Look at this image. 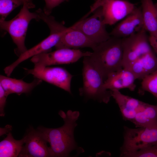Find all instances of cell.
I'll return each instance as SVG.
<instances>
[{"label": "cell", "instance_id": "cell-23", "mask_svg": "<svg viewBox=\"0 0 157 157\" xmlns=\"http://www.w3.org/2000/svg\"><path fill=\"white\" fill-rule=\"evenodd\" d=\"M22 5L21 0H0V21L5 20L12 11Z\"/></svg>", "mask_w": 157, "mask_h": 157}, {"label": "cell", "instance_id": "cell-7", "mask_svg": "<svg viewBox=\"0 0 157 157\" xmlns=\"http://www.w3.org/2000/svg\"><path fill=\"white\" fill-rule=\"evenodd\" d=\"M147 32L143 28L129 37L122 38L123 68H127L135 61L153 50Z\"/></svg>", "mask_w": 157, "mask_h": 157}, {"label": "cell", "instance_id": "cell-28", "mask_svg": "<svg viewBox=\"0 0 157 157\" xmlns=\"http://www.w3.org/2000/svg\"><path fill=\"white\" fill-rule=\"evenodd\" d=\"M23 3V5H25L28 9L33 8L35 7V5L33 3V0H21Z\"/></svg>", "mask_w": 157, "mask_h": 157}, {"label": "cell", "instance_id": "cell-29", "mask_svg": "<svg viewBox=\"0 0 157 157\" xmlns=\"http://www.w3.org/2000/svg\"><path fill=\"white\" fill-rule=\"evenodd\" d=\"M155 8H156V13H157V3L155 4Z\"/></svg>", "mask_w": 157, "mask_h": 157}, {"label": "cell", "instance_id": "cell-30", "mask_svg": "<svg viewBox=\"0 0 157 157\" xmlns=\"http://www.w3.org/2000/svg\"><path fill=\"white\" fill-rule=\"evenodd\" d=\"M95 0V3H98L102 0Z\"/></svg>", "mask_w": 157, "mask_h": 157}, {"label": "cell", "instance_id": "cell-24", "mask_svg": "<svg viewBox=\"0 0 157 157\" xmlns=\"http://www.w3.org/2000/svg\"><path fill=\"white\" fill-rule=\"evenodd\" d=\"M128 157H157V145L150 146L127 155Z\"/></svg>", "mask_w": 157, "mask_h": 157}, {"label": "cell", "instance_id": "cell-15", "mask_svg": "<svg viewBox=\"0 0 157 157\" xmlns=\"http://www.w3.org/2000/svg\"><path fill=\"white\" fill-rule=\"evenodd\" d=\"M136 78L129 70L123 68L109 74L104 81V87L111 91L127 88L134 91L136 85L134 82Z\"/></svg>", "mask_w": 157, "mask_h": 157}, {"label": "cell", "instance_id": "cell-27", "mask_svg": "<svg viewBox=\"0 0 157 157\" xmlns=\"http://www.w3.org/2000/svg\"><path fill=\"white\" fill-rule=\"evenodd\" d=\"M149 42L154 52L157 54V40L154 37L149 36Z\"/></svg>", "mask_w": 157, "mask_h": 157}, {"label": "cell", "instance_id": "cell-6", "mask_svg": "<svg viewBox=\"0 0 157 157\" xmlns=\"http://www.w3.org/2000/svg\"><path fill=\"white\" fill-rule=\"evenodd\" d=\"M47 25L50 30L49 35L36 45L27 49L15 62L5 67L4 71L7 76H10L15 69L23 61L41 53L50 51L51 49L58 43L68 28L56 21L50 22Z\"/></svg>", "mask_w": 157, "mask_h": 157}, {"label": "cell", "instance_id": "cell-20", "mask_svg": "<svg viewBox=\"0 0 157 157\" xmlns=\"http://www.w3.org/2000/svg\"><path fill=\"white\" fill-rule=\"evenodd\" d=\"M136 127H151L157 125V104L145 103L132 122Z\"/></svg>", "mask_w": 157, "mask_h": 157}, {"label": "cell", "instance_id": "cell-25", "mask_svg": "<svg viewBox=\"0 0 157 157\" xmlns=\"http://www.w3.org/2000/svg\"><path fill=\"white\" fill-rule=\"evenodd\" d=\"M67 0H44L45 5L43 11L47 15H50L53 9L62 2Z\"/></svg>", "mask_w": 157, "mask_h": 157}, {"label": "cell", "instance_id": "cell-12", "mask_svg": "<svg viewBox=\"0 0 157 157\" xmlns=\"http://www.w3.org/2000/svg\"><path fill=\"white\" fill-rule=\"evenodd\" d=\"M25 140L18 157H50L48 142L42 133L37 129L31 127L24 135Z\"/></svg>", "mask_w": 157, "mask_h": 157}, {"label": "cell", "instance_id": "cell-26", "mask_svg": "<svg viewBox=\"0 0 157 157\" xmlns=\"http://www.w3.org/2000/svg\"><path fill=\"white\" fill-rule=\"evenodd\" d=\"M8 96L4 89L0 85V116L1 117L5 116L4 109Z\"/></svg>", "mask_w": 157, "mask_h": 157}, {"label": "cell", "instance_id": "cell-14", "mask_svg": "<svg viewBox=\"0 0 157 157\" xmlns=\"http://www.w3.org/2000/svg\"><path fill=\"white\" fill-rule=\"evenodd\" d=\"M97 44L80 30L72 26L67 28L55 47L57 49L62 48L78 49L88 47L93 50Z\"/></svg>", "mask_w": 157, "mask_h": 157}, {"label": "cell", "instance_id": "cell-16", "mask_svg": "<svg viewBox=\"0 0 157 157\" xmlns=\"http://www.w3.org/2000/svg\"><path fill=\"white\" fill-rule=\"evenodd\" d=\"M111 95L118 105L123 118L132 122L145 103L122 94L117 90L111 91Z\"/></svg>", "mask_w": 157, "mask_h": 157}, {"label": "cell", "instance_id": "cell-19", "mask_svg": "<svg viewBox=\"0 0 157 157\" xmlns=\"http://www.w3.org/2000/svg\"><path fill=\"white\" fill-rule=\"evenodd\" d=\"M144 28L150 35L157 38V14L152 0H141Z\"/></svg>", "mask_w": 157, "mask_h": 157}, {"label": "cell", "instance_id": "cell-10", "mask_svg": "<svg viewBox=\"0 0 157 157\" xmlns=\"http://www.w3.org/2000/svg\"><path fill=\"white\" fill-rule=\"evenodd\" d=\"M100 7L104 24L110 25L123 19L135 8L134 4L126 0H102L94 3L91 8L95 10Z\"/></svg>", "mask_w": 157, "mask_h": 157}, {"label": "cell", "instance_id": "cell-1", "mask_svg": "<svg viewBox=\"0 0 157 157\" xmlns=\"http://www.w3.org/2000/svg\"><path fill=\"white\" fill-rule=\"evenodd\" d=\"M59 115L63 119L64 125L61 127L49 128L39 127V130L49 143L50 157H67L77 147L74 135L76 120L79 113L68 110L66 113L60 111Z\"/></svg>", "mask_w": 157, "mask_h": 157}, {"label": "cell", "instance_id": "cell-18", "mask_svg": "<svg viewBox=\"0 0 157 157\" xmlns=\"http://www.w3.org/2000/svg\"><path fill=\"white\" fill-rule=\"evenodd\" d=\"M42 82L41 80L35 78L32 82L28 83L22 79H16L7 76L0 75V85L8 95L13 93L18 95L23 93H28Z\"/></svg>", "mask_w": 157, "mask_h": 157}, {"label": "cell", "instance_id": "cell-17", "mask_svg": "<svg viewBox=\"0 0 157 157\" xmlns=\"http://www.w3.org/2000/svg\"><path fill=\"white\" fill-rule=\"evenodd\" d=\"M126 69L133 73L136 79H142L157 69V57L153 50L135 61Z\"/></svg>", "mask_w": 157, "mask_h": 157}, {"label": "cell", "instance_id": "cell-4", "mask_svg": "<svg viewBox=\"0 0 157 157\" xmlns=\"http://www.w3.org/2000/svg\"><path fill=\"white\" fill-rule=\"evenodd\" d=\"M29 9L25 5H23L19 12L12 19L0 21L1 29L8 33L16 45L15 51L18 57L27 50L25 42L30 22L34 19L40 20L39 15L36 11L31 12Z\"/></svg>", "mask_w": 157, "mask_h": 157}, {"label": "cell", "instance_id": "cell-11", "mask_svg": "<svg viewBox=\"0 0 157 157\" xmlns=\"http://www.w3.org/2000/svg\"><path fill=\"white\" fill-rule=\"evenodd\" d=\"M27 73L58 87L71 94V83L73 76L66 69L60 67H34L24 68Z\"/></svg>", "mask_w": 157, "mask_h": 157}, {"label": "cell", "instance_id": "cell-22", "mask_svg": "<svg viewBox=\"0 0 157 157\" xmlns=\"http://www.w3.org/2000/svg\"><path fill=\"white\" fill-rule=\"evenodd\" d=\"M142 80V89L150 92L157 99V69Z\"/></svg>", "mask_w": 157, "mask_h": 157}, {"label": "cell", "instance_id": "cell-13", "mask_svg": "<svg viewBox=\"0 0 157 157\" xmlns=\"http://www.w3.org/2000/svg\"><path fill=\"white\" fill-rule=\"evenodd\" d=\"M144 28L141 7L136 8L118 24L110 33L111 36L123 38Z\"/></svg>", "mask_w": 157, "mask_h": 157}, {"label": "cell", "instance_id": "cell-8", "mask_svg": "<svg viewBox=\"0 0 157 157\" xmlns=\"http://www.w3.org/2000/svg\"><path fill=\"white\" fill-rule=\"evenodd\" d=\"M92 53L83 52L78 49L62 48L35 55L31 58V61L34 64V67L69 64L76 62L82 57L89 56Z\"/></svg>", "mask_w": 157, "mask_h": 157}, {"label": "cell", "instance_id": "cell-9", "mask_svg": "<svg viewBox=\"0 0 157 157\" xmlns=\"http://www.w3.org/2000/svg\"><path fill=\"white\" fill-rule=\"evenodd\" d=\"M88 18H83L72 26L81 31L93 42L98 44L111 37L103 21L101 8H98Z\"/></svg>", "mask_w": 157, "mask_h": 157}, {"label": "cell", "instance_id": "cell-21", "mask_svg": "<svg viewBox=\"0 0 157 157\" xmlns=\"http://www.w3.org/2000/svg\"><path fill=\"white\" fill-rule=\"evenodd\" d=\"M24 136L20 140L14 139L11 132L0 142V157H18L24 144Z\"/></svg>", "mask_w": 157, "mask_h": 157}, {"label": "cell", "instance_id": "cell-3", "mask_svg": "<svg viewBox=\"0 0 157 157\" xmlns=\"http://www.w3.org/2000/svg\"><path fill=\"white\" fill-rule=\"evenodd\" d=\"M83 58V85L79 89L80 95L88 99H92L100 103L107 104L112 97L111 91L104 88V78L88 56Z\"/></svg>", "mask_w": 157, "mask_h": 157}, {"label": "cell", "instance_id": "cell-5", "mask_svg": "<svg viewBox=\"0 0 157 157\" xmlns=\"http://www.w3.org/2000/svg\"><path fill=\"white\" fill-rule=\"evenodd\" d=\"M125 128L121 156L148 146L157 145V125L151 127Z\"/></svg>", "mask_w": 157, "mask_h": 157}, {"label": "cell", "instance_id": "cell-2", "mask_svg": "<svg viewBox=\"0 0 157 157\" xmlns=\"http://www.w3.org/2000/svg\"><path fill=\"white\" fill-rule=\"evenodd\" d=\"M93 50L88 57L105 80L109 74L123 68L122 38L111 36Z\"/></svg>", "mask_w": 157, "mask_h": 157}]
</instances>
